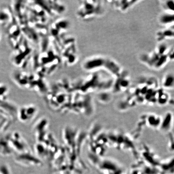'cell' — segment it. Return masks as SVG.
<instances>
[{
	"label": "cell",
	"mask_w": 174,
	"mask_h": 174,
	"mask_svg": "<svg viewBox=\"0 0 174 174\" xmlns=\"http://www.w3.org/2000/svg\"><path fill=\"white\" fill-rule=\"evenodd\" d=\"M45 77L28 69L14 71L11 76L12 80L19 87L33 88L37 92H44L47 89Z\"/></svg>",
	"instance_id": "cell-1"
},
{
	"label": "cell",
	"mask_w": 174,
	"mask_h": 174,
	"mask_svg": "<svg viewBox=\"0 0 174 174\" xmlns=\"http://www.w3.org/2000/svg\"><path fill=\"white\" fill-rule=\"evenodd\" d=\"M35 51L30 42L24 37L19 47L14 49L11 61L16 67L25 70L27 67Z\"/></svg>",
	"instance_id": "cell-2"
},
{
	"label": "cell",
	"mask_w": 174,
	"mask_h": 174,
	"mask_svg": "<svg viewBox=\"0 0 174 174\" xmlns=\"http://www.w3.org/2000/svg\"><path fill=\"white\" fill-rule=\"evenodd\" d=\"M101 10V7L98 1H80L76 10V15L80 20H87L100 14Z\"/></svg>",
	"instance_id": "cell-3"
},
{
	"label": "cell",
	"mask_w": 174,
	"mask_h": 174,
	"mask_svg": "<svg viewBox=\"0 0 174 174\" xmlns=\"http://www.w3.org/2000/svg\"><path fill=\"white\" fill-rule=\"evenodd\" d=\"M61 62L66 66H72L78 61L76 42L64 46L59 51Z\"/></svg>",
	"instance_id": "cell-4"
},
{
	"label": "cell",
	"mask_w": 174,
	"mask_h": 174,
	"mask_svg": "<svg viewBox=\"0 0 174 174\" xmlns=\"http://www.w3.org/2000/svg\"><path fill=\"white\" fill-rule=\"evenodd\" d=\"M50 17L62 15L66 11V6L61 1H37Z\"/></svg>",
	"instance_id": "cell-5"
},
{
	"label": "cell",
	"mask_w": 174,
	"mask_h": 174,
	"mask_svg": "<svg viewBox=\"0 0 174 174\" xmlns=\"http://www.w3.org/2000/svg\"><path fill=\"white\" fill-rule=\"evenodd\" d=\"M106 58L102 57L94 56L85 60L82 64V67L87 72H94L103 68Z\"/></svg>",
	"instance_id": "cell-6"
},
{
	"label": "cell",
	"mask_w": 174,
	"mask_h": 174,
	"mask_svg": "<svg viewBox=\"0 0 174 174\" xmlns=\"http://www.w3.org/2000/svg\"><path fill=\"white\" fill-rule=\"evenodd\" d=\"M15 161L20 165L26 167H40L42 165L39 159L27 153L19 154L15 158Z\"/></svg>",
	"instance_id": "cell-7"
},
{
	"label": "cell",
	"mask_w": 174,
	"mask_h": 174,
	"mask_svg": "<svg viewBox=\"0 0 174 174\" xmlns=\"http://www.w3.org/2000/svg\"><path fill=\"white\" fill-rule=\"evenodd\" d=\"M37 107L33 105L26 106L21 108L18 112L19 120L23 122H30L37 115Z\"/></svg>",
	"instance_id": "cell-8"
},
{
	"label": "cell",
	"mask_w": 174,
	"mask_h": 174,
	"mask_svg": "<svg viewBox=\"0 0 174 174\" xmlns=\"http://www.w3.org/2000/svg\"><path fill=\"white\" fill-rule=\"evenodd\" d=\"M116 78L119 77L122 72L119 65L112 60L106 58L104 67Z\"/></svg>",
	"instance_id": "cell-9"
},
{
	"label": "cell",
	"mask_w": 174,
	"mask_h": 174,
	"mask_svg": "<svg viewBox=\"0 0 174 174\" xmlns=\"http://www.w3.org/2000/svg\"><path fill=\"white\" fill-rule=\"evenodd\" d=\"M118 79L115 83L113 84V88L115 92L125 91L130 84V80L127 77L123 76L122 73L121 76L117 78Z\"/></svg>",
	"instance_id": "cell-10"
},
{
	"label": "cell",
	"mask_w": 174,
	"mask_h": 174,
	"mask_svg": "<svg viewBox=\"0 0 174 174\" xmlns=\"http://www.w3.org/2000/svg\"><path fill=\"white\" fill-rule=\"evenodd\" d=\"M15 19L13 13L9 9L7 8L0 9V24L4 25L11 24Z\"/></svg>",
	"instance_id": "cell-11"
},
{
	"label": "cell",
	"mask_w": 174,
	"mask_h": 174,
	"mask_svg": "<svg viewBox=\"0 0 174 174\" xmlns=\"http://www.w3.org/2000/svg\"><path fill=\"white\" fill-rule=\"evenodd\" d=\"M162 119L159 116L151 115L147 117L146 122L148 126L153 128H158L159 127L160 128L161 127Z\"/></svg>",
	"instance_id": "cell-12"
},
{
	"label": "cell",
	"mask_w": 174,
	"mask_h": 174,
	"mask_svg": "<svg viewBox=\"0 0 174 174\" xmlns=\"http://www.w3.org/2000/svg\"><path fill=\"white\" fill-rule=\"evenodd\" d=\"M174 17V13L166 12L160 16L159 22L161 24L165 26H169L170 27L171 26L173 27L172 25H173Z\"/></svg>",
	"instance_id": "cell-13"
},
{
	"label": "cell",
	"mask_w": 174,
	"mask_h": 174,
	"mask_svg": "<svg viewBox=\"0 0 174 174\" xmlns=\"http://www.w3.org/2000/svg\"><path fill=\"white\" fill-rule=\"evenodd\" d=\"M173 122V115L171 112H167L165 115V117L162 119V122L160 128L165 131L170 130Z\"/></svg>",
	"instance_id": "cell-14"
},
{
	"label": "cell",
	"mask_w": 174,
	"mask_h": 174,
	"mask_svg": "<svg viewBox=\"0 0 174 174\" xmlns=\"http://www.w3.org/2000/svg\"><path fill=\"white\" fill-rule=\"evenodd\" d=\"M173 28H171V27H168V29L159 32L157 33V40L159 41H162L165 39H173Z\"/></svg>",
	"instance_id": "cell-15"
},
{
	"label": "cell",
	"mask_w": 174,
	"mask_h": 174,
	"mask_svg": "<svg viewBox=\"0 0 174 174\" xmlns=\"http://www.w3.org/2000/svg\"><path fill=\"white\" fill-rule=\"evenodd\" d=\"M138 1H116L115 3L117 7L122 11H126L127 9L130 7L134 5Z\"/></svg>",
	"instance_id": "cell-16"
},
{
	"label": "cell",
	"mask_w": 174,
	"mask_h": 174,
	"mask_svg": "<svg viewBox=\"0 0 174 174\" xmlns=\"http://www.w3.org/2000/svg\"><path fill=\"white\" fill-rule=\"evenodd\" d=\"M174 76L171 73L166 75L162 82V86L167 89H173L174 86Z\"/></svg>",
	"instance_id": "cell-17"
},
{
	"label": "cell",
	"mask_w": 174,
	"mask_h": 174,
	"mask_svg": "<svg viewBox=\"0 0 174 174\" xmlns=\"http://www.w3.org/2000/svg\"><path fill=\"white\" fill-rule=\"evenodd\" d=\"M9 89L5 83H0V100L6 98L9 92Z\"/></svg>",
	"instance_id": "cell-18"
},
{
	"label": "cell",
	"mask_w": 174,
	"mask_h": 174,
	"mask_svg": "<svg viewBox=\"0 0 174 174\" xmlns=\"http://www.w3.org/2000/svg\"><path fill=\"white\" fill-rule=\"evenodd\" d=\"M98 100L100 102L106 103L111 101V96L109 94L105 92L101 93L98 96Z\"/></svg>",
	"instance_id": "cell-19"
},
{
	"label": "cell",
	"mask_w": 174,
	"mask_h": 174,
	"mask_svg": "<svg viewBox=\"0 0 174 174\" xmlns=\"http://www.w3.org/2000/svg\"><path fill=\"white\" fill-rule=\"evenodd\" d=\"M163 7L166 10V12L174 13V2L173 1L168 0L166 1L164 3Z\"/></svg>",
	"instance_id": "cell-20"
},
{
	"label": "cell",
	"mask_w": 174,
	"mask_h": 174,
	"mask_svg": "<svg viewBox=\"0 0 174 174\" xmlns=\"http://www.w3.org/2000/svg\"><path fill=\"white\" fill-rule=\"evenodd\" d=\"M0 174H11V171L9 166L5 164L0 165Z\"/></svg>",
	"instance_id": "cell-21"
},
{
	"label": "cell",
	"mask_w": 174,
	"mask_h": 174,
	"mask_svg": "<svg viewBox=\"0 0 174 174\" xmlns=\"http://www.w3.org/2000/svg\"><path fill=\"white\" fill-rule=\"evenodd\" d=\"M131 174H140V172H139V171L135 170L133 171V172H132Z\"/></svg>",
	"instance_id": "cell-22"
},
{
	"label": "cell",
	"mask_w": 174,
	"mask_h": 174,
	"mask_svg": "<svg viewBox=\"0 0 174 174\" xmlns=\"http://www.w3.org/2000/svg\"><path fill=\"white\" fill-rule=\"evenodd\" d=\"M1 35H0V40H1Z\"/></svg>",
	"instance_id": "cell-23"
},
{
	"label": "cell",
	"mask_w": 174,
	"mask_h": 174,
	"mask_svg": "<svg viewBox=\"0 0 174 174\" xmlns=\"http://www.w3.org/2000/svg\"><path fill=\"white\" fill-rule=\"evenodd\" d=\"M64 174L60 173H57V174Z\"/></svg>",
	"instance_id": "cell-24"
}]
</instances>
